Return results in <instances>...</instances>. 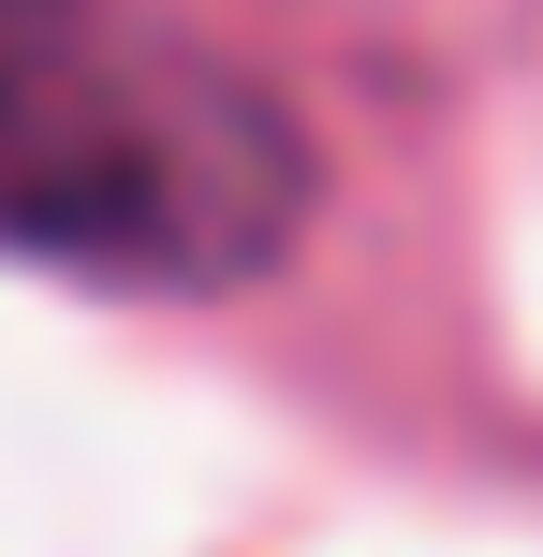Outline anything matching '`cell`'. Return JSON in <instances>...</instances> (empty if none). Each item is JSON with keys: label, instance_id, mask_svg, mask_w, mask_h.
Segmentation results:
<instances>
[{"label": "cell", "instance_id": "obj_1", "mask_svg": "<svg viewBox=\"0 0 543 557\" xmlns=\"http://www.w3.org/2000/svg\"><path fill=\"white\" fill-rule=\"evenodd\" d=\"M323 221V147L162 0H0V264L250 294Z\"/></svg>", "mask_w": 543, "mask_h": 557}]
</instances>
